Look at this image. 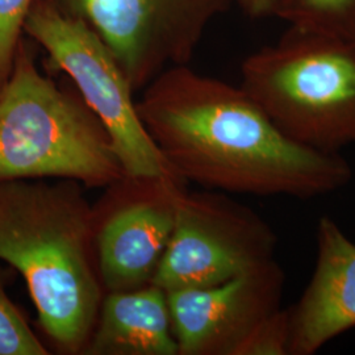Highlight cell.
I'll use <instances>...</instances> for the list:
<instances>
[{"label":"cell","mask_w":355,"mask_h":355,"mask_svg":"<svg viewBox=\"0 0 355 355\" xmlns=\"http://www.w3.org/2000/svg\"><path fill=\"white\" fill-rule=\"evenodd\" d=\"M69 179L0 182V259L24 278L51 347L82 355L104 290L92 237V203Z\"/></svg>","instance_id":"2"},{"label":"cell","mask_w":355,"mask_h":355,"mask_svg":"<svg viewBox=\"0 0 355 355\" xmlns=\"http://www.w3.org/2000/svg\"><path fill=\"white\" fill-rule=\"evenodd\" d=\"M136 107L167 167L207 190L313 199L341 190L353 178L340 153L292 141L241 86L189 64L159 73Z\"/></svg>","instance_id":"1"},{"label":"cell","mask_w":355,"mask_h":355,"mask_svg":"<svg viewBox=\"0 0 355 355\" xmlns=\"http://www.w3.org/2000/svg\"><path fill=\"white\" fill-rule=\"evenodd\" d=\"M24 315L0 286V355H49Z\"/></svg>","instance_id":"13"},{"label":"cell","mask_w":355,"mask_h":355,"mask_svg":"<svg viewBox=\"0 0 355 355\" xmlns=\"http://www.w3.org/2000/svg\"><path fill=\"white\" fill-rule=\"evenodd\" d=\"M245 15L252 19H266L277 16L282 0H236Z\"/></svg>","instance_id":"16"},{"label":"cell","mask_w":355,"mask_h":355,"mask_svg":"<svg viewBox=\"0 0 355 355\" xmlns=\"http://www.w3.org/2000/svg\"><path fill=\"white\" fill-rule=\"evenodd\" d=\"M111 51L133 91L167 64H189L211 21L234 0H51Z\"/></svg>","instance_id":"7"},{"label":"cell","mask_w":355,"mask_h":355,"mask_svg":"<svg viewBox=\"0 0 355 355\" xmlns=\"http://www.w3.org/2000/svg\"><path fill=\"white\" fill-rule=\"evenodd\" d=\"M82 355H179L167 292L153 283L105 292Z\"/></svg>","instance_id":"11"},{"label":"cell","mask_w":355,"mask_h":355,"mask_svg":"<svg viewBox=\"0 0 355 355\" xmlns=\"http://www.w3.org/2000/svg\"><path fill=\"white\" fill-rule=\"evenodd\" d=\"M274 229L227 192L187 189L152 283L166 292L203 288L275 259Z\"/></svg>","instance_id":"6"},{"label":"cell","mask_w":355,"mask_h":355,"mask_svg":"<svg viewBox=\"0 0 355 355\" xmlns=\"http://www.w3.org/2000/svg\"><path fill=\"white\" fill-rule=\"evenodd\" d=\"M24 35L46 54V69L62 73L107 128L127 175H158L170 168L141 123L120 64L87 26L51 0H35Z\"/></svg>","instance_id":"5"},{"label":"cell","mask_w":355,"mask_h":355,"mask_svg":"<svg viewBox=\"0 0 355 355\" xmlns=\"http://www.w3.org/2000/svg\"><path fill=\"white\" fill-rule=\"evenodd\" d=\"M241 86L283 135L320 152L355 144V38L291 26L241 64Z\"/></svg>","instance_id":"4"},{"label":"cell","mask_w":355,"mask_h":355,"mask_svg":"<svg viewBox=\"0 0 355 355\" xmlns=\"http://www.w3.org/2000/svg\"><path fill=\"white\" fill-rule=\"evenodd\" d=\"M33 3L35 0H0V89L12 71Z\"/></svg>","instance_id":"15"},{"label":"cell","mask_w":355,"mask_h":355,"mask_svg":"<svg viewBox=\"0 0 355 355\" xmlns=\"http://www.w3.org/2000/svg\"><path fill=\"white\" fill-rule=\"evenodd\" d=\"M286 274L277 259L220 284L167 292L179 355H234L282 306Z\"/></svg>","instance_id":"9"},{"label":"cell","mask_w":355,"mask_h":355,"mask_svg":"<svg viewBox=\"0 0 355 355\" xmlns=\"http://www.w3.org/2000/svg\"><path fill=\"white\" fill-rule=\"evenodd\" d=\"M315 271L297 303L288 308L290 355H313L355 328V242L329 216L318 223Z\"/></svg>","instance_id":"10"},{"label":"cell","mask_w":355,"mask_h":355,"mask_svg":"<svg viewBox=\"0 0 355 355\" xmlns=\"http://www.w3.org/2000/svg\"><path fill=\"white\" fill-rule=\"evenodd\" d=\"M277 17L305 31L355 38V0H282Z\"/></svg>","instance_id":"12"},{"label":"cell","mask_w":355,"mask_h":355,"mask_svg":"<svg viewBox=\"0 0 355 355\" xmlns=\"http://www.w3.org/2000/svg\"><path fill=\"white\" fill-rule=\"evenodd\" d=\"M189 183L173 170L124 175L92 203V237L104 292L152 283L170 241L178 202Z\"/></svg>","instance_id":"8"},{"label":"cell","mask_w":355,"mask_h":355,"mask_svg":"<svg viewBox=\"0 0 355 355\" xmlns=\"http://www.w3.org/2000/svg\"><path fill=\"white\" fill-rule=\"evenodd\" d=\"M290 341L288 309L280 306L250 331L234 355H290Z\"/></svg>","instance_id":"14"},{"label":"cell","mask_w":355,"mask_h":355,"mask_svg":"<svg viewBox=\"0 0 355 355\" xmlns=\"http://www.w3.org/2000/svg\"><path fill=\"white\" fill-rule=\"evenodd\" d=\"M124 175L101 119L73 85L44 74L21 40L0 89V182L69 179L104 189Z\"/></svg>","instance_id":"3"}]
</instances>
